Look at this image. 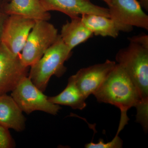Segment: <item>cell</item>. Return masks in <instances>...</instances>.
Listing matches in <instances>:
<instances>
[{
    "label": "cell",
    "instance_id": "1",
    "mask_svg": "<svg viewBox=\"0 0 148 148\" xmlns=\"http://www.w3.org/2000/svg\"><path fill=\"white\" fill-rule=\"evenodd\" d=\"M115 59L140 94L141 103L136 108V120L145 123L148 120V47L130 42L127 47L118 51Z\"/></svg>",
    "mask_w": 148,
    "mask_h": 148
},
{
    "label": "cell",
    "instance_id": "2",
    "mask_svg": "<svg viewBox=\"0 0 148 148\" xmlns=\"http://www.w3.org/2000/svg\"><path fill=\"white\" fill-rule=\"evenodd\" d=\"M93 95L99 103L111 104L119 108L121 117H127V111L132 107L137 108L141 103L135 84L118 64Z\"/></svg>",
    "mask_w": 148,
    "mask_h": 148
},
{
    "label": "cell",
    "instance_id": "3",
    "mask_svg": "<svg viewBox=\"0 0 148 148\" xmlns=\"http://www.w3.org/2000/svg\"><path fill=\"white\" fill-rule=\"evenodd\" d=\"M60 35L42 57L30 67L28 77L40 90L44 92L51 77H60L66 71L64 64L72 54Z\"/></svg>",
    "mask_w": 148,
    "mask_h": 148
},
{
    "label": "cell",
    "instance_id": "4",
    "mask_svg": "<svg viewBox=\"0 0 148 148\" xmlns=\"http://www.w3.org/2000/svg\"><path fill=\"white\" fill-rule=\"evenodd\" d=\"M59 36L58 30L48 21H36L20 53L21 63L27 67L34 65L56 41Z\"/></svg>",
    "mask_w": 148,
    "mask_h": 148
},
{
    "label": "cell",
    "instance_id": "5",
    "mask_svg": "<svg viewBox=\"0 0 148 148\" xmlns=\"http://www.w3.org/2000/svg\"><path fill=\"white\" fill-rule=\"evenodd\" d=\"M11 92V96L19 108L28 114L38 111L56 115L61 110L60 106L51 102L28 76L23 78Z\"/></svg>",
    "mask_w": 148,
    "mask_h": 148
},
{
    "label": "cell",
    "instance_id": "6",
    "mask_svg": "<svg viewBox=\"0 0 148 148\" xmlns=\"http://www.w3.org/2000/svg\"><path fill=\"white\" fill-rule=\"evenodd\" d=\"M110 17L120 32H129L137 27L148 30V16L137 0H106Z\"/></svg>",
    "mask_w": 148,
    "mask_h": 148
},
{
    "label": "cell",
    "instance_id": "7",
    "mask_svg": "<svg viewBox=\"0 0 148 148\" xmlns=\"http://www.w3.org/2000/svg\"><path fill=\"white\" fill-rule=\"evenodd\" d=\"M35 22L23 16L9 15L3 27L0 43L14 55H20Z\"/></svg>",
    "mask_w": 148,
    "mask_h": 148
},
{
    "label": "cell",
    "instance_id": "8",
    "mask_svg": "<svg viewBox=\"0 0 148 148\" xmlns=\"http://www.w3.org/2000/svg\"><path fill=\"white\" fill-rule=\"evenodd\" d=\"M29 68L21 63L20 55H14L0 43V95L12 92L28 76Z\"/></svg>",
    "mask_w": 148,
    "mask_h": 148
},
{
    "label": "cell",
    "instance_id": "9",
    "mask_svg": "<svg viewBox=\"0 0 148 148\" xmlns=\"http://www.w3.org/2000/svg\"><path fill=\"white\" fill-rule=\"evenodd\" d=\"M115 61L107 60L104 63L83 68L73 75L76 84L87 99L94 94L115 66Z\"/></svg>",
    "mask_w": 148,
    "mask_h": 148
},
{
    "label": "cell",
    "instance_id": "10",
    "mask_svg": "<svg viewBox=\"0 0 148 148\" xmlns=\"http://www.w3.org/2000/svg\"><path fill=\"white\" fill-rule=\"evenodd\" d=\"M46 11H56L72 18L84 14H95L110 17L108 8L92 3L89 0H39Z\"/></svg>",
    "mask_w": 148,
    "mask_h": 148
},
{
    "label": "cell",
    "instance_id": "11",
    "mask_svg": "<svg viewBox=\"0 0 148 148\" xmlns=\"http://www.w3.org/2000/svg\"><path fill=\"white\" fill-rule=\"evenodd\" d=\"M11 96L0 95V125L17 132L25 129L26 119Z\"/></svg>",
    "mask_w": 148,
    "mask_h": 148
},
{
    "label": "cell",
    "instance_id": "12",
    "mask_svg": "<svg viewBox=\"0 0 148 148\" xmlns=\"http://www.w3.org/2000/svg\"><path fill=\"white\" fill-rule=\"evenodd\" d=\"M4 9L8 15H18L35 21H48L51 18L50 13L44 9L39 0H10Z\"/></svg>",
    "mask_w": 148,
    "mask_h": 148
},
{
    "label": "cell",
    "instance_id": "13",
    "mask_svg": "<svg viewBox=\"0 0 148 148\" xmlns=\"http://www.w3.org/2000/svg\"><path fill=\"white\" fill-rule=\"evenodd\" d=\"M93 34L82 21L79 16L71 18L67 21L61 29V39L66 45L72 50L81 44L85 42L93 36Z\"/></svg>",
    "mask_w": 148,
    "mask_h": 148
},
{
    "label": "cell",
    "instance_id": "14",
    "mask_svg": "<svg viewBox=\"0 0 148 148\" xmlns=\"http://www.w3.org/2000/svg\"><path fill=\"white\" fill-rule=\"evenodd\" d=\"M82 21L93 35L116 38L119 30L116 24L110 17L95 14L82 15Z\"/></svg>",
    "mask_w": 148,
    "mask_h": 148
},
{
    "label": "cell",
    "instance_id": "15",
    "mask_svg": "<svg viewBox=\"0 0 148 148\" xmlns=\"http://www.w3.org/2000/svg\"><path fill=\"white\" fill-rule=\"evenodd\" d=\"M48 99L53 104L69 106L76 110H82L86 106V99L78 88L73 75L70 77L67 86L61 93L48 97Z\"/></svg>",
    "mask_w": 148,
    "mask_h": 148
},
{
    "label": "cell",
    "instance_id": "16",
    "mask_svg": "<svg viewBox=\"0 0 148 148\" xmlns=\"http://www.w3.org/2000/svg\"><path fill=\"white\" fill-rule=\"evenodd\" d=\"M119 132L117 131L116 135L110 142L104 143V140L100 139L98 143L90 142L85 145L86 148H120L122 147L123 142L118 136Z\"/></svg>",
    "mask_w": 148,
    "mask_h": 148
},
{
    "label": "cell",
    "instance_id": "17",
    "mask_svg": "<svg viewBox=\"0 0 148 148\" xmlns=\"http://www.w3.org/2000/svg\"><path fill=\"white\" fill-rule=\"evenodd\" d=\"M8 128L0 125V148L14 147L15 143Z\"/></svg>",
    "mask_w": 148,
    "mask_h": 148
},
{
    "label": "cell",
    "instance_id": "18",
    "mask_svg": "<svg viewBox=\"0 0 148 148\" xmlns=\"http://www.w3.org/2000/svg\"><path fill=\"white\" fill-rule=\"evenodd\" d=\"M130 42H133L138 44L148 47V36L147 35L141 34L138 36L130 37L128 38Z\"/></svg>",
    "mask_w": 148,
    "mask_h": 148
},
{
    "label": "cell",
    "instance_id": "19",
    "mask_svg": "<svg viewBox=\"0 0 148 148\" xmlns=\"http://www.w3.org/2000/svg\"><path fill=\"white\" fill-rule=\"evenodd\" d=\"M8 16V14L6 13L5 10L3 11V12L0 11V39L3 27Z\"/></svg>",
    "mask_w": 148,
    "mask_h": 148
},
{
    "label": "cell",
    "instance_id": "20",
    "mask_svg": "<svg viewBox=\"0 0 148 148\" xmlns=\"http://www.w3.org/2000/svg\"><path fill=\"white\" fill-rule=\"evenodd\" d=\"M141 6L146 11H148V0H139Z\"/></svg>",
    "mask_w": 148,
    "mask_h": 148
},
{
    "label": "cell",
    "instance_id": "21",
    "mask_svg": "<svg viewBox=\"0 0 148 148\" xmlns=\"http://www.w3.org/2000/svg\"><path fill=\"white\" fill-rule=\"evenodd\" d=\"M89 1H90V0H89ZM102 1H103L104 2L106 1V0H102Z\"/></svg>",
    "mask_w": 148,
    "mask_h": 148
}]
</instances>
